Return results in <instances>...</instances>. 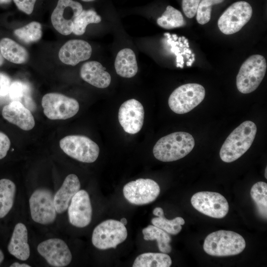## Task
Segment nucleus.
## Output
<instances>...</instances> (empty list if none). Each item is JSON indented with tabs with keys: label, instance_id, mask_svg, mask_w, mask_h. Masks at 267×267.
<instances>
[{
	"label": "nucleus",
	"instance_id": "nucleus-29",
	"mask_svg": "<svg viewBox=\"0 0 267 267\" xmlns=\"http://www.w3.org/2000/svg\"><path fill=\"white\" fill-rule=\"evenodd\" d=\"M15 35L26 44L38 41L42 36V26L40 23L33 21L27 25L16 29Z\"/></svg>",
	"mask_w": 267,
	"mask_h": 267
},
{
	"label": "nucleus",
	"instance_id": "nucleus-14",
	"mask_svg": "<svg viewBox=\"0 0 267 267\" xmlns=\"http://www.w3.org/2000/svg\"><path fill=\"white\" fill-rule=\"evenodd\" d=\"M37 250L52 267H66L72 261V254L68 245L59 238H50L41 242Z\"/></svg>",
	"mask_w": 267,
	"mask_h": 267
},
{
	"label": "nucleus",
	"instance_id": "nucleus-20",
	"mask_svg": "<svg viewBox=\"0 0 267 267\" xmlns=\"http://www.w3.org/2000/svg\"><path fill=\"white\" fill-rule=\"evenodd\" d=\"M101 63L96 61L85 63L80 69V76L91 85L100 89L107 88L111 83L110 74Z\"/></svg>",
	"mask_w": 267,
	"mask_h": 267
},
{
	"label": "nucleus",
	"instance_id": "nucleus-21",
	"mask_svg": "<svg viewBox=\"0 0 267 267\" xmlns=\"http://www.w3.org/2000/svg\"><path fill=\"white\" fill-rule=\"evenodd\" d=\"M9 253L21 261H26L30 257V250L28 243V231L26 225L17 223L13 229L8 243Z\"/></svg>",
	"mask_w": 267,
	"mask_h": 267
},
{
	"label": "nucleus",
	"instance_id": "nucleus-1",
	"mask_svg": "<svg viewBox=\"0 0 267 267\" xmlns=\"http://www.w3.org/2000/svg\"><path fill=\"white\" fill-rule=\"evenodd\" d=\"M257 126L246 121L235 128L223 143L220 156L226 163L233 162L242 156L250 147L257 133Z\"/></svg>",
	"mask_w": 267,
	"mask_h": 267
},
{
	"label": "nucleus",
	"instance_id": "nucleus-30",
	"mask_svg": "<svg viewBox=\"0 0 267 267\" xmlns=\"http://www.w3.org/2000/svg\"><path fill=\"white\" fill-rule=\"evenodd\" d=\"M101 20V17L95 11L83 10L74 20L72 33L76 35H82L88 24L98 23Z\"/></svg>",
	"mask_w": 267,
	"mask_h": 267
},
{
	"label": "nucleus",
	"instance_id": "nucleus-36",
	"mask_svg": "<svg viewBox=\"0 0 267 267\" xmlns=\"http://www.w3.org/2000/svg\"><path fill=\"white\" fill-rule=\"evenodd\" d=\"M17 8L27 14L33 11L36 0H13Z\"/></svg>",
	"mask_w": 267,
	"mask_h": 267
},
{
	"label": "nucleus",
	"instance_id": "nucleus-28",
	"mask_svg": "<svg viewBox=\"0 0 267 267\" xmlns=\"http://www.w3.org/2000/svg\"><path fill=\"white\" fill-rule=\"evenodd\" d=\"M251 196L254 201L258 214L263 219L267 218V184L263 181L255 183L250 191Z\"/></svg>",
	"mask_w": 267,
	"mask_h": 267
},
{
	"label": "nucleus",
	"instance_id": "nucleus-24",
	"mask_svg": "<svg viewBox=\"0 0 267 267\" xmlns=\"http://www.w3.org/2000/svg\"><path fill=\"white\" fill-rule=\"evenodd\" d=\"M16 185L7 178L0 179V219L5 217L13 207Z\"/></svg>",
	"mask_w": 267,
	"mask_h": 267
},
{
	"label": "nucleus",
	"instance_id": "nucleus-18",
	"mask_svg": "<svg viewBox=\"0 0 267 267\" xmlns=\"http://www.w3.org/2000/svg\"><path fill=\"white\" fill-rule=\"evenodd\" d=\"M2 115L8 122L24 131L32 130L35 125L31 112L18 101H12L5 105L2 110Z\"/></svg>",
	"mask_w": 267,
	"mask_h": 267
},
{
	"label": "nucleus",
	"instance_id": "nucleus-3",
	"mask_svg": "<svg viewBox=\"0 0 267 267\" xmlns=\"http://www.w3.org/2000/svg\"><path fill=\"white\" fill-rule=\"evenodd\" d=\"M245 247V240L241 235L225 230H220L209 234L203 244V249L207 254L217 257L239 254Z\"/></svg>",
	"mask_w": 267,
	"mask_h": 267
},
{
	"label": "nucleus",
	"instance_id": "nucleus-2",
	"mask_svg": "<svg viewBox=\"0 0 267 267\" xmlns=\"http://www.w3.org/2000/svg\"><path fill=\"white\" fill-rule=\"evenodd\" d=\"M194 145V138L190 134L175 132L160 138L153 147V153L159 161H175L188 154Z\"/></svg>",
	"mask_w": 267,
	"mask_h": 267
},
{
	"label": "nucleus",
	"instance_id": "nucleus-31",
	"mask_svg": "<svg viewBox=\"0 0 267 267\" xmlns=\"http://www.w3.org/2000/svg\"><path fill=\"white\" fill-rule=\"evenodd\" d=\"M153 225L162 229L169 234H178L181 230L182 226L185 223L184 219L181 217H176L172 220H168L164 215L151 220Z\"/></svg>",
	"mask_w": 267,
	"mask_h": 267
},
{
	"label": "nucleus",
	"instance_id": "nucleus-15",
	"mask_svg": "<svg viewBox=\"0 0 267 267\" xmlns=\"http://www.w3.org/2000/svg\"><path fill=\"white\" fill-rule=\"evenodd\" d=\"M144 118V108L135 99L125 101L120 107L119 122L124 130L130 134H135L141 129Z\"/></svg>",
	"mask_w": 267,
	"mask_h": 267
},
{
	"label": "nucleus",
	"instance_id": "nucleus-43",
	"mask_svg": "<svg viewBox=\"0 0 267 267\" xmlns=\"http://www.w3.org/2000/svg\"><path fill=\"white\" fill-rule=\"evenodd\" d=\"M11 0H0V3H8L10 2Z\"/></svg>",
	"mask_w": 267,
	"mask_h": 267
},
{
	"label": "nucleus",
	"instance_id": "nucleus-19",
	"mask_svg": "<svg viewBox=\"0 0 267 267\" xmlns=\"http://www.w3.org/2000/svg\"><path fill=\"white\" fill-rule=\"evenodd\" d=\"M80 180L76 175L71 174L66 177L53 197L57 213L61 214L68 209L72 197L80 190Z\"/></svg>",
	"mask_w": 267,
	"mask_h": 267
},
{
	"label": "nucleus",
	"instance_id": "nucleus-13",
	"mask_svg": "<svg viewBox=\"0 0 267 267\" xmlns=\"http://www.w3.org/2000/svg\"><path fill=\"white\" fill-rule=\"evenodd\" d=\"M83 10L82 5L78 1L58 0L51 16L53 27L62 35H70L73 32L75 19Z\"/></svg>",
	"mask_w": 267,
	"mask_h": 267
},
{
	"label": "nucleus",
	"instance_id": "nucleus-7",
	"mask_svg": "<svg viewBox=\"0 0 267 267\" xmlns=\"http://www.w3.org/2000/svg\"><path fill=\"white\" fill-rule=\"evenodd\" d=\"M127 235V228L120 221L108 220L94 228L92 243L94 247L100 250L116 248L126 239Z\"/></svg>",
	"mask_w": 267,
	"mask_h": 267
},
{
	"label": "nucleus",
	"instance_id": "nucleus-25",
	"mask_svg": "<svg viewBox=\"0 0 267 267\" xmlns=\"http://www.w3.org/2000/svg\"><path fill=\"white\" fill-rule=\"evenodd\" d=\"M172 261L171 257L164 253H145L134 260L133 267H169Z\"/></svg>",
	"mask_w": 267,
	"mask_h": 267
},
{
	"label": "nucleus",
	"instance_id": "nucleus-26",
	"mask_svg": "<svg viewBox=\"0 0 267 267\" xmlns=\"http://www.w3.org/2000/svg\"><path fill=\"white\" fill-rule=\"evenodd\" d=\"M142 232L145 240L157 241L158 249L161 252L169 253L172 251L170 244L171 236L164 230L154 225H149L142 229Z\"/></svg>",
	"mask_w": 267,
	"mask_h": 267
},
{
	"label": "nucleus",
	"instance_id": "nucleus-38",
	"mask_svg": "<svg viewBox=\"0 0 267 267\" xmlns=\"http://www.w3.org/2000/svg\"><path fill=\"white\" fill-rule=\"evenodd\" d=\"M153 214L154 215L157 217H160L164 215V212L163 209L160 207H156L153 211Z\"/></svg>",
	"mask_w": 267,
	"mask_h": 267
},
{
	"label": "nucleus",
	"instance_id": "nucleus-48",
	"mask_svg": "<svg viewBox=\"0 0 267 267\" xmlns=\"http://www.w3.org/2000/svg\"><path fill=\"white\" fill-rule=\"evenodd\" d=\"M185 45L186 47H189V44L188 42L185 44Z\"/></svg>",
	"mask_w": 267,
	"mask_h": 267
},
{
	"label": "nucleus",
	"instance_id": "nucleus-34",
	"mask_svg": "<svg viewBox=\"0 0 267 267\" xmlns=\"http://www.w3.org/2000/svg\"><path fill=\"white\" fill-rule=\"evenodd\" d=\"M11 84L10 78L5 74L0 72V104L4 103L9 97Z\"/></svg>",
	"mask_w": 267,
	"mask_h": 267
},
{
	"label": "nucleus",
	"instance_id": "nucleus-44",
	"mask_svg": "<svg viewBox=\"0 0 267 267\" xmlns=\"http://www.w3.org/2000/svg\"><path fill=\"white\" fill-rule=\"evenodd\" d=\"M193 62V61L191 59H189V61L187 62V66H191Z\"/></svg>",
	"mask_w": 267,
	"mask_h": 267
},
{
	"label": "nucleus",
	"instance_id": "nucleus-35",
	"mask_svg": "<svg viewBox=\"0 0 267 267\" xmlns=\"http://www.w3.org/2000/svg\"><path fill=\"white\" fill-rule=\"evenodd\" d=\"M201 0H182V8L185 15L193 18L196 14L197 8Z\"/></svg>",
	"mask_w": 267,
	"mask_h": 267
},
{
	"label": "nucleus",
	"instance_id": "nucleus-5",
	"mask_svg": "<svg viewBox=\"0 0 267 267\" xmlns=\"http://www.w3.org/2000/svg\"><path fill=\"white\" fill-rule=\"evenodd\" d=\"M205 93L204 88L200 84H184L172 92L168 99V104L175 113L185 114L192 110L203 100Z\"/></svg>",
	"mask_w": 267,
	"mask_h": 267
},
{
	"label": "nucleus",
	"instance_id": "nucleus-39",
	"mask_svg": "<svg viewBox=\"0 0 267 267\" xmlns=\"http://www.w3.org/2000/svg\"><path fill=\"white\" fill-rule=\"evenodd\" d=\"M10 267H30L31 266L27 264H25V263L20 264L18 262H14L13 264H12Z\"/></svg>",
	"mask_w": 267,
	"mask_h": 267
},
{
	"label": "nucleus",
	"instance_id": "nucleus-8",
	"mask_svg": "<svg viewBox=\"0 0 267 267\" xmlns=\"http://www.w3.org/2000/svg\"><path fill=\"white\" fill-rule=\"evenodd\" d=\"M44 113L48 119L66 120L75 116L79 111L77 100L59 93H48L42 99Z\"/></svg>",
	"mask_w": 267,
	"mask_h": 267
},
{
	"label": "nucleus",
	"instance_id": "nucleus-12",
	"mask_svg": "<svg viewBox=\"0 0 267 267\" xmlns=\"http://www.w3.org/2000/svg\"><path fill=\"white\" fill-rule=\"evenodd\" d=\"M123 194L130 203L143 205L150 203L160 192L159 184L149 178H139L127 183L123 187Z\"/></svg>",
	"mask_w": 267,
	"mask_h": 267
},
{
	"label": "nucleus",
	"instance_id": "nucleus-6",
	"mask_svg": "<svg viewBox=\"0 0 267 267\" xmlns=\"http://www.w3.org/2000/svg\"><path fill=\"white\" fill-rule=\"evenodd\" d=\"M59 145L69 156L79 161L94 162L99 153L98 145L89 137L82 135H70L62 138Z\"/></svg>",
	"mask_w": 267,
	"mask_h": 267
},
{
	"label": "nucleus",
	"instance_id": "nucleus-47",
	"mask_svg": "<svg viewBox=\"0 0 267 267\" xmlns=\"http://www.w3.org/2000/svg\"><path fill=\"white\" fill-rule=\"evenodd\" d=\"M83 0V1H87V2H88V1H93V0Z\"/></svg>",
	"mask_w": 267,
	"mask_h": 267
},
{
	"label": "nucleus",
	"instance_id": "nucleus-4",
	"mask_svg": "<svg viewBox=\"0 0 267 267\" xmlns=\"http://www.w3.org/2000/svg\"><path fill=\"white\" fill-rule=\"evenodd\" d=\"M265 58L260 54L248 57L242 64L236 77V87L242 93L256 90L264 79L266 70Z\"/></svg>",
	"mask_w": 267,
	"mask_h": 267
},
{
	"label": "nucleus",
	"instance_id": "nucleus-40",
	"mask_svg": "<svg viewBox=\"0 0 267 267\" xmlns=\"http://www.w3.org/2000/svg\"><path fill=\"white\" fill-rule=\"evenodd\" d=\"M4 259V256L3 253L2 252L1 250L0 249V265L1 263L3 262Z\"/></svg>",
	"mask_w": 267,
	"mask_h": 267
},
{
	"label": "nucleus",
	"instance_id": "nucleus-22",
	"mask_svg": "<svg viewBox=\"0 0 267 267\" xmlns=\"http://www.w3.org/2000/svg\"><path fill=\"white\" fill-rule=\"evenodd\" d=\"M114 66L117 74L121 77L127 78L134 77L138 70L134 52L128 48L120 50L116 57Z\"/></svg>",
	"mask_w": 267,
	"mask_h": 267
},
{
	"label": "nucleus",
	"instance_id": "nucleus-32",
	"mask_svg": "<svg viewBox=\"0 0 267 267\" xmlns=\"http://www.w3.org/2000/svg\"><path fill=\"white\" fill-rule=\"evenodd\" d=\"M224 0H202L196 12V20L201 25L207 23L211 19L212 6L222 3Z\"/></svg>",
	"mask_w": 267,
	"mask_h": 267
},
{
	"label": "nucleus",
	"instance_id": "nucleus-41",
	"mask_svg": "<svg viewBox=\"0 0 267 267\" xmlns=\"http://www.w3.org/2000/svg\"><path fill=\"white\" fill-rule=\"evenodd\" d=\"M120 222L124 225H126L128 222L127 219L125 218H122L120 220Z\"/></svg>",
	"mask_w": 267,
	"mask_h": 267
},
{
	"label": "nucleus",
	"instance_id": "nucleus-33",
	"mask_svg": "<svg viewBox=\"0 0 267 267\" xmlns=\"http://www.w3.org/2000/svg\"><path fill=\"white\" fill-rule=\"evenodd\" d=\"M28 91L29 88L25 84L20 81H14L10 85L8 96L12 101L20 102Z\"/></svg>",
	"mask_w": 267,
	"mask_h": 267
},
{
	"label": "nucleus",
	"instance_id": "nucleus-42",
	"mask_svg": "<svg viewBox=\"0 0 267 267\" xmlns=\"http://www.w3.org/2000/svg\"><path fill=\"white\" fill-rule=\"evenodd\" d=\"M4 61L3 57L2 56L1 52H0V66L2 65Z\"/></svg>",
	"mask_w": 267,
	"mask_h": 267
},
{
	"label": "nucleus",
	"instance_id": "nucleus-11",
	"mask_svg": "<svg viewBox=\"0 0 267 267\" xmlns=\"http://www.w3.org/2000/svg\"><path fill=\"white\" fill-rule=\"evenodd\" d=\"M191 203L199 212L216 219L224 218L229 210V205L225 198L215 192H197L192 196Z\"/></svg>",
	"mask_w": 267,
	"mask_h": 267
},
{
	"label": "nucleus",
	"instance_id": "nucleus-16",
	"mask_svg": "<svg viewBox=\"0 0 267 267\" xmlns=\"http://www.w3.org/2000/svg\"><path fill=\"white\" fill-rule=\"evenodd\" d=\"M92 209L89 193L79 190L72 197L68 208L69 221L77 227L88 225L91 220Z\"/></svg>",
	"mask_w": 267,
	"mask_h": 267
},
{
	"label": "nucleus",
	"instance_id": "nucleus-46",
	"mask_svg": "<svg viewBox=\"0 0 267 267\" xmlns=\"http://www.w3.org/2000/svg\"><path fill=\"white\" fill-rule=\"evenodd\" d=\"M184 44H185L186 43L188 42V40L186 39H185V40L183 41Z\"/></svg>",
	"mask_w": 267,
	"mask_h": 267
},
{
	"label": "nucleus",
	"instance_id": "nucleus-17",
	"mask_svg": "<svg viewBox=\"0 0 267 267\" xmlns=\"http://www.w3.org/2000/svg\"><path fill=\"white\" fill-rule=\"evenodd\" d=\"M92 53L91 45L82 40L67 42L60 49L58 56L63 63L75 66L79 62L89 59Z\"/></svg>",
	"mask_w": 267,
	"mask_h": 267
},
{
	"label": "nucleus",
	"instance_id": "nucleus-23",
	"mask_svg": "<svg viewBox=\"0 0 267 267\" xmlns=\"http://www.w3.org/2000/svg\"><path fill=\"white\" fill-rule=\"evenodd\" d=\"M0 51L4 58L16 64L24 63L29 58L28 53L24 47L7 38L0 40Z\"/></svg>",
	"mask_w": 267,
	"mask_h": 267
},
{
	"label": "nucleus",
	"instance_id": "nucleus-9",
	"mask_svg": "<svg viewBox=\"0 0 267 267\" xmlns=\"http://www.w3.org/2000/svg\"><path fill=\"white\" fill-rule=\"evenodd\" d=\"M253 13L251 5L245 1L235 2L222 14L218 21L220 31L231 35L240 31L250 20Z\"/></svg>",
	"mask_w": 267,
	"mask_h": 267
},
{
	"label": "nucleus",
	"instance_id": "nucleus-49",
	"mask_svg": "<svg viewBox=\"0 0 267 267\" xmlns=\"http://www.w3.org/2000/svg\"><path fill=\"white\" fill-rule=\"evenodd\" d=\"M192 57H194V54H193V53L192 54Z\"/></svg>",
	"mask_w": 267,
	"mask_h": 267
},
{
	"label": "nucleus",
	"instance_id": "nucleus-45",
	"mask_svg": "<svg viewBox=\"0 0 267 267\" xmlns=\"http://www.w3.org/2000/svg\"><path fill=\"white\" fill-rule=\"evenodd\" d=\"M265 171H266V173H265V176L266 178H267V168H266V170H265Z\"/></svg>",
	"mask_w": 267,
	"mask_h": 267
},
{
	"label": "nucleus",
	"instance_id": "nucleus-37",
	"mask_svg": "<svg viewBox=\"0 0 267 267\" xmlns=\"http://www.w3.org/2000/svg\"><path fill=\"white\" fill-rule=\"evenodd\" d=\"M10 146V140L4 133L0 132V160L7 155Z\"/></svg>",
	"mask_w": 267,
	"mask_h": 267
},
{
	"label": "nucleus",
	"instance_id": "nucleus-10",
	"mask_svg": "<svg viewBox=\"0 0 267 267\" xmlns=\"http://www.w3.org/2000/svg\"><path fill=\"white\" fill-rule=\"evenodd\" d=\"M53 196L48 189L39 188L31 195L29 206L32 220L42 224L52 223L57 212L53 202Z\"/></svg>",
	"mask_w": 267,
	"mask_h": 267
},
{
	"label": "nucleus",
	"instance_id": "nucleus-27",
	"mask_svg": "<svg viewBox=\"0 0 267 267\" xmlns=\"http://www.w3.org/2000/svg\"><path fill=\"white\" fill-rule=\"evenodd\" d=\"M157 23L165 29L179 28L186 24L181 12L171 5L167 6L162 16L157 19Z\"/></svg>",
	"mask_w": 267,
	"mask_h": 267
}]
</instances>
